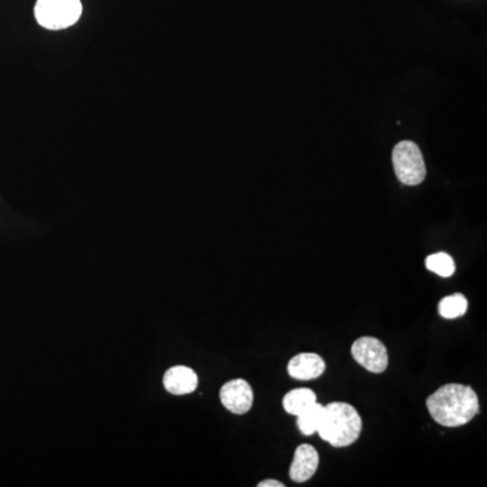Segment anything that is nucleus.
I'll use <instances>...</instances> for the list:
<instances>
[{"mask_svg":"<svg viewBox=\"0 0 487 487\" xmlns=\"http://www.w3.org/2000/svg\"><path fill=\"white\" fill-rule=\"evenodd\" d=\"M427 408L438 424L456 428L469 424L480 413V400L470 386L448 383L428 397Z\"/></svg>","mask_w":487,"mask_h":487,"instance_id":"obj_1","label":"nucleus"},{"mask_svg":"<svg viewBox=\"0 0 487 487\" xmlns=\"http://www.w3.org/2000/svg\"><path fill=\"white\" fill-rule=\"evenodd\" d=\"M363 428L360 414L350 403L332 402L325 406L324 417L317 432L333 447L353 444Z\"/></svg>","mask_w":487,"mask_h":487,"instance_id":"obj_2","label":"nucleus"},{"mask_svg":"<svg viewBox=\"0 0 487 487\" xmlns=\"http://www.w3.org/2000/svg\"><path fill=\"white\" fill-rule=\"evenodd\" d=\"M80 0H37L36 19L41 26L49 30H63L72 26L82 16Z\"/></svg>","mask_w":487,"mask_h":487,"instance_id":"obj_3","label":"nucleus"},{"mask_svg":"<svg viewBox=\"0 0 487 487\" xmlns=\"http://www.w3.org/2000/svg\"><path fill=\"white\" fill-rule=\"evenodd\" d=\"M392 166L401 183L417 186L427 177L424 157L417 144L402 141L392 149Z\"/></svg>","mask_w":487,"mask_h":487,"instance_id":"obj_4","label":"nucleus"},{"mask_svg":"<svg viewBox=\"0 0 487 487\" xmlns=\"http://www.w3.org/2000/svg\"><path fill=\"white\" fill-rule=\"evenodd\" d=\"M353 359L372 374H382L389 366L388 350L374 338H360L350 348Z\"/></svg>","mask_w":487,"mask_h":487,"instance_id":"obj_5","label":"nucleus"},{"mask_svg":"<svg viewBox=\"0 0 487 487\" xmlns=\"http://www.w3.org/2000/svg\"><path fill=\"white\" fill-rule=\"evenodd\" d=\"M222 405L235 414H245L253 405V390L244 380H233L225 383L219 391Z\"/></svg>","mask_w":487,"mask_h":487,"instance_id":"obj_6","label":"nucleus"},{"mask_svg":"<svg viewBox=\"0 0 487 487\" xmlns=\"http://www.w3.org/2000/svg\"><path fill=\"white\" fill-rule=\"evenodd\" d=\"M320 456L313 445L302 444L295 450L290 466V478L302 483L310 480L319 469Z\"/></svg>","mask_w":487,"mask_h":487,"instance_id":"obj_7","label":"nucleus"},{"mask_svg":"<svg viewBox=\"0 0 487 487\" xmlns=\"http://www.w3.org/2000/svg\"><path fill=\"white\" fill-rule=\"evenodd\" d=\"M198 383L197 372L186 366L171 367L163 378L164 389L172 395L191 394L197 390Z\"/></svg>","mask_w":487,"mask_h":487,"instance_id":"obj_8","label":"nucleus"},{"mask_svg":"<svg viewBox=\"0 0 487 487\" xmlns=\"http://www.w3.org/2000/svg\"><path fill=\"white\" fill-rule=\"evenodd\" d=\"M288 371L294 380H316L324 374L325 361L317 353H299L291 359Z\"/></svg>","mask_w":487,"mask_h":487,"instance_id":"obj_9","label":"nucleus"},{"mask_svg":"<svg viewBox=\"0 0 487 487\" xmlns=\"http://www.w3.org/2000/svg\"><path fill=\"white\" fill-rule=\"evenodd\" d=\"M316 402L317 395L313 390L295 389L283 398V408L289 414L298 417Z\"/></svg>","mask_w":487,"mask_h":487,"instance_id":"obj_10","label":"nucleus"},{"mask_svg":"<svg viewBox=\"0 0 487 487\" xmlns=\"http://www.w3.org/2000/svg\"><path fill=\"white\" fill-rule=\"evenodd\" d=\"M325 406L321 403H314L298 416V428L303 435L310 436L317 432L324 417Z\"/></svg>","mask_w":487,"mask_h":487,"instance_id":"obj_11","label":"nucleus"},{"mask_svg":"<svg viewBox=\"0 0 487 487\" xmlns=\"http://www.w3.org/2000/svg\"><path fill=\"white\" fill-rule=\"evenodd\" d=\"M469 308L467 298L463 294L448 295L439 303V313L442 319L453 320L463 316Z\"/></svg>","mask_w":487,"mask_h":487,"instance_id":"obj_12","label":"nucleus"},{"mask_svg":"<svg viewBox=\"0 0 487 487\" xmlns=\"http://www.w3.org/2000/svg\"><path fill=\"white\" fill-rule=\"evenodd\" d=\"M425 266L433 274L442 278L452 277L453 272H455V261L447 253L440 252L428 256Z\"/></svg>","mask_w":487,"mask_h":487,"instance_id":"obj_13","label":"nucleus"},{"mask_svg":"<svg viewBox=\"0 0 487 487\" xmlns=\"http://www.w3.org/2000/svg\"><path fill=\"white\" fill-rule=\"evenodd\" d=\"M259 487H285V483H280L279 481L269 480L263 481V482L259 483Z\"/></svg>","mask_w":487,"mask_h":487,"instance_id":"obj_14","label":"nucleus"}]
</instances>
